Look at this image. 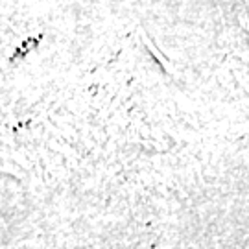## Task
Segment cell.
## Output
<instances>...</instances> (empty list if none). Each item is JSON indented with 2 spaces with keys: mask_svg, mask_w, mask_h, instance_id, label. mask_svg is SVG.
<instances>
[]
</instances>
